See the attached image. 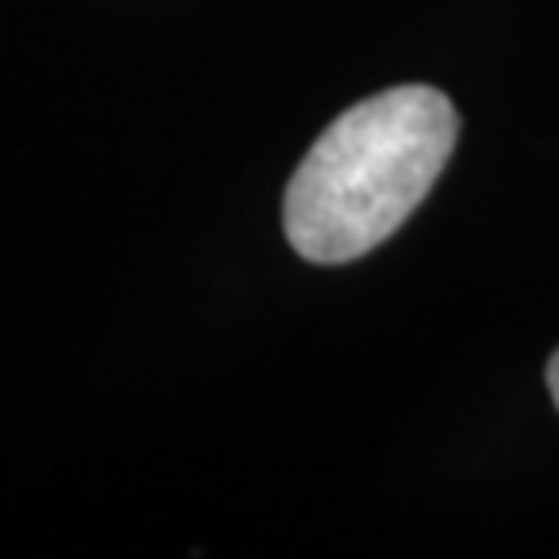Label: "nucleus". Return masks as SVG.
<instances>
[{
	"label": "nucleus",
	"mask_w": 559,
	"mask_h": 559,
	"mask_svg": "<svg viewBox=\"0 0 559 559\" xmlns=\"http://www.w3.org/2000/svg\"><path fill=\"white\" fill-rule=\"evenodd\" d=\"M460 117L440 87L406 83L344 108L299 162L282 228L316 265L365 258L399 233L456 150Z\"/></svg>",
	"instance_id": "1"
},
{
	"label": "nucleus",
	"mask_w": 559,
	"mask_h": 559,
	"mask_svg": "<svg viewBox=\"0 0 559 559\" xmlns=\"http://www.w3.org/2000/svg\"><path fill=\"white\" fill-rule=\"evenodd\" d=\"M547 390H551V399H556V411H559V348H556V357L547 360Z\"/></svg>",
	"instance_id": "2"
}]
</instances>
